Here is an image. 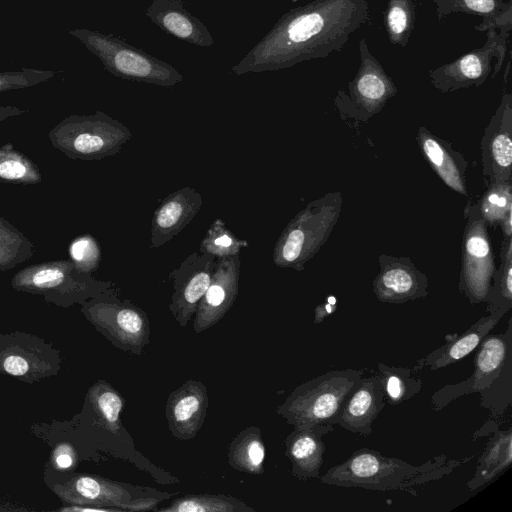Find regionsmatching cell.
<instances>
[{
	"mask_svg": "<svg viewBox=\"0 0 512 512\" xmlns=\"http://www.w3.org/2000/svg\"><path fill=\"white\" fill-rule=\"evenodd\" d=\"M369 20L367 0H313L283 14L237 63L236 75L278 71L341 51Z\"/></svg>",
	"mask_w": 512,
	"mask_h": 512,
	"instance_id": "cell-1",
	"label": "cell"
},
{
	"mask_svg": "<svg viewBox=\"0 0 512 512\" xmlns=\"http://www.w3.org/2000/svg\"><path fill=\"white\" fill-rule=\"evenodd\" d=\"M472 458L473 456H468L456 460L442 454L415 466L370 448H360L344 462L331 467L320 477V482L343 488L400 490L416 495L415 487L441 479Z\"/></svg>",
	"mask_w": 512,
	"mask_h": 512,
	"instance_id": "cell-2",
	"label": "cell"
},
{
	"mask_svg": "<svg viewBox=\"0 0 512 512\" xmlns=\"http://www.w3.org/2000/svg\"><path fill=\"white\" fill-rule=\"evenodd\" d=\"M343 206L340 191L310 201L285 226L273 249V263L303 271L334 230Z\"/></svg>",
	"mask_w": 512,
	"mask_h": 512,
	"instance_id": "cell-3",
	"label": "cell"
},
{
	"mask_svg": "<svg viewBox=\"0 0 512 512\" xmlns=\"http://www.w3.org/2000/svg\"><path fill=\"white\" fill-rule=\"evenodd\" d=\"M363 373L362 369L354 368L330 370L305 381L277 406L276 413L294 428L331 424Z\"/></svg>",
	"mask_w": 512,
	"mask_h": 512,
	"instance_id": "cell-4",
	"label": "cell"
},
{
	"mask_svg": "<svg viewBox=\"0 0 512 512\" xmlns=\"http://www.w3.org/2000/svg\"><path fill=\"white\" fill-rule=\"evenodd\" d=\"M69 34L80 40L116 77L163 87L183 81V75L171 64L111 34L84 28L70 30Z\"/></svg>",
	"mask_w": 512,
	"mask_h": 512,
	"instance_id": "cell-5",
	"label": "cell"
},
{
	"mask_svg": "<svg viewBox=\"0 0 512 512\" xmlns=\"http://www.w3.org/2000/svg\"><path fill=\"white\" fill-rule=\"evenodd\" d=\"M132 137L123 123L102 111L70 115L49 132L52 146L74 160H100L116 155Z\"/></svg>",
	"mask_w": 512,
	"mask_h": 512,
	"instance_id": "cell-6",
	"label": "cell"
},
{
	"mask_svg": "<svg viewBox=\"0 0 512 512\" xmlns=\"http://www.w3.org/2000/svg\"><path fill=\"white\" fill-rule=\"evenodd\" d=\"M14 289L43 295L60 305L83 303L113 288L112 282L99 281L78 271L71 260H51L26 266L12 278Z\"/></svg>",
	"mask_w": 512,
	"mask_h": 512,
	"instance_id": "cell-7",
	"label": "cell"
},
{
	"mask_svg": "<svg viewBox=\"0 0 512 512\" xmlns=\"http://www.w3.org/2000/svg\"><path fill=\"white\" fill-rule=\"evenodd\" d=\"M86 318L117 348L140 355L150 343V323L143 309L120 300L112 288L82 303Z\"/></svg>",
	"mask_w": 512,
	"mask_h": 512,
	"instance_id": "cell-8",
	"label": "cell"
},
{
	"mask_svg": "<svg viewBox=\"0 0 512 512\" xmlns=\"http://www.w3.org/2000/svg\"><path fill=\"white\" fill-rule=\"evenodd\" d=\"M360 62L347 91L338 90L334 103L342 120L367 123L397 93L393 79L372 55L365 38L359 43Z\"/></svg>",
	"mask_w": 512,
	"mask_h": 512,
	"instance_id": "cell-9",
	"label": "cell"
},
{
	"mask_svg": "<svg viewBox=\"0 0 512 512\" xmlns=\"http://www.w3.org/2000/svg\"><path fill=\"white\" fill-rule=\"evenodd\" d=\"M464 217L466 224L458 287L469 303L474 305L486 301L496 262L488 225L480 214L477 202L468 200Z\"/></svg>",
	"mask_w": 512,
	"mask_h": 512,
	"instance_id": "cell-10",
	"label": "cell"
},
{
	"mask_svg": "<svg viewBox=\"0 0 512 512\" xmlns=\"http://www.w3.org/2000/svg\"><path fill=\"white\" fill-rule=\"evenodd\" d=\"M485 43L456 60L429 71L431 84L442 93L454 92L469 87H480L492 71V60L496 58L493 77L500 71L507 51L510 31L488 30Z\"/></svg>",
	"mask_w": 512,
	"mask_h": 512,
	"instance_id": "cell-11",
	"label": "cell"
},
{
	"mask_svg": "<svg viewBox=\"0 0 512 512\" xmlns=\"http://www.w3.org/2000/svg\"><path fill=\"white\" fill-rule=\"evenodd\" d=\"M147 489L96 475L79 474L55 491L68 504L115 508L120 511L154 510L165 497L161 492L145 494Z\"/></svg>",
	"mask_w": 512,
	"mask_h": 512,
	"instance_id": "cell-12",
	"label": "cell"
},
{
	"mask_svg": "<svg viewBox=\"0 0 512 512\" xmlns=\"http://www.w3.org/2000/svg\"><path fill=\"white\" fill-rule=\"evenodd\" d=\"M476 349L471 376L437 390L430 401L434 411L442 410L461 396L479 393L498 376L505 363L512 358V319L508 320L504 333L487 334Z\"/></svg>",
	"mask_w": 512,
	"mask_h": 512,
	"instance_id": "cell-13",
	"label": "cell"
},
{
	"mask_svg": "<svg viewBox=\"0 0 512 512\" xmlns=\"http://www.w3.org/2000/svg\"><path fill=\"white\" fill-rule=\"evenodd\" d=\"M218 258L199 250L189 254L169 274L173 292L169 310L181 327H186L208 289Z\"/></svg>",
	"mask_w": 512,
	"mask_h": 512,
	"instance_id": "cell-14",
	"label": "cell"
},
{
	"mask_svg": "<svg viewBox=\"0 0 512 512\" xmlns=\"http://www.w3.org/2000/svg\"><path fill=\"white\" fill-rule=\"evenodd\" d=\"M485 185L512 182V95L504 93L480 142Z\"/></svg>",
	"mask_w": 512,
	"mask_h": 512,
	"instance_id": "cell-15",
	"label": "cell"
},
{
	"mask_svg": "<svg viewBox=\"0 0 512 512\" xmlns=\"http://www.w3.org/2000/svg\"><path fill=\"white\" fill-rule=\"evenodd\" d=\"M379 272L372 282V290L382 303L404 304L425 298L428 277L409 257L380 254Z\"/></svg>",
	"mask_w": 512,
	"mask_h": 512,
	"instance_id": "cell-16",
	"label": "cell"
},
{
	"mask_svg": "<svg viewBox=\"0 0 512 512\" xmlns=\"http://www.w3.org/2000/svg\"><path fill=\"white\" fill-rule=\"evenodd\" d=\"M240 264L239 255L218 259L212 281L194 314L195 333L217 324L234 304L239 290Z\"/></svg>",
	"mask_w": 512,
	"mask_h": 512,
	"instance_id": "cell-17",
	"label": "cell"
},
{
	"mask_svg": "<svg viewBox=\"0 0 512 512\" xmlns=\"http://www.w3.org/2000/svg\"><path fill=\"white\" fill-rule=\"evenodd\" d=\"M208 402L207 389L201 381L187 380L172 391L165 405L172 436L181 441L193 439L204 424Z\"/></svg>",
	"mask_w": 512,
	"mask_h": 512,
	"instance_id": "cell-18",
	"label": "cell"
},
{
	"mask_svg": "<svg viewBox=\"0 0 512 512\" xmlns=\"http://www.w3.org/2000/svg\"><path fill=\"white\" fill-rule=\"evenodd\" d=\"M381 381L375 376L361 377L350 391L331 424L349 432L368 436L372 424L385 406Z\"/></svg>",
	"mask_w": 512,
	"mask_h": 512,
	"instance_id": "cell-19",
	"label": "cell"
},
{
	"mask_svg": "<svg viewBox=\"0 0 512 512\" xmlns=\"http://www.w3.org/2000/svg\"><path fill=\"white\" fill-rule=\"evenodd\" d=\"M202 195L192 187L170 193L155 209L151 221L150 246L158 248L177 236L198 214Z\"/></svg>",
	"mask_w": 512,
	"mask_h": 512,
	"instance_id": "cell-20",
	"label": "cell"
},
{
	"mask_svg": "<svg viewBox=\"0 0 512 512\" xmlns=\"http://www.w3.org/2000/svg\"><path fill=\"white\" fill-rule=\"evenodd\" d=\"M416 140L424 158L440 180L454 192L468 196V162L463 154L455 150L451 142L434 135L424 126L419 127Z\"/></svg>",
	"mask_w": 512,
	"mask_h": 512,
	"instance_id": "cell-21",
	"label": "cell"
},
{
	"mask_svg": "<svg viewBox=\"0 0 512 512\" xmlns=\"http://www.w3.org/2000/svg\"><path fill=\"white\" fill-rule=\"evenodd\" d=\"M331 424H314L294 428L285 439V455L291 462V473L301 481L318 478L326 446L323 436L333 432Z\"/></svg>",
	"mask_w": 512,
	"mask_h": 512,
	"instance_id": "cell-22",
	"label": "cell"
},
{
	"mask_svg": "<svg viewBox=\"0 0 512 512\" xmlns=\"http://www.w3.org/2000/svg\"><path fill=\"white\" fill-rule=\"evenodd\" d=\"M145 14L161 30L179 40L203 48L214 43L205 24L192 15L180 0H153Z\"/></svg>",
	"mask_w": 512,
	"mask_h": 512,
	"instance_id": "cell-23",
	"label": "cell"
},
{
	"mask_svg": "<svg viewBox=\"0 0 512 512\" xmlns=\"http://www.w3.org/2000/svg\"><path fill=\"white\" fill-rule=\"evenodd\" d=\"M507 312L502 309L490 313L478 319L462 334L447 335L446 343L418 360L412 371L417 373L426 366L435 371L463 359L478 347L482 339L490 333Z\"/></svg>",
	"mask_w": 512,
	"mask_h": 512,
	"instance_id": "cell-24",
	"label": "cell"
},
{
	"mask_svg": "<svg viewBox=\"0 0 512 512\" xmlns=\"http://www.w3.org/2000/svg\"><path fill=\"white\" fill-rule=\"evenodd\" d=\"M439 21L453 13H464L482 17V22L475 26L480 32L488 30L511 31V0H433Z\"/></svg>",
	"mask_w": 512,
	"mask_h": 512,
	"instance_id": "cell-25",
	"label": "cell"
},
{
	"mask_svg": "<svg viewBox=\"0 0 512 512\" xmlns=\"http://www.w3.org/2000/svg\"><path fill=\"white\" fill-rule=\"evenodd\" d=\"M512 464V430H499L490 434L485 449L480 455L473 477L466 483L470 491L476 492L496 480Z\"/></svg>",
	"mask_w": 512,
	"mask_h": 512,
	"instance_id": "cell-26",
	"label": "cell"
},
{
	"mask_svg": "<svg viewBox=\"0 0 512 512\" xmlns=\"http://www.w3.org/2000/svg\"><path fill=\"white\" fill-rule=\"evenodd\" d=\"M266 448L257 426L240 431L228 446V464L239 472L252 475L264 473Z\"/></svg>",
	"mask_w": 512,
	"mask_h": 512,
	"instance_id": "cell-27",
	"label": "cell"
},
{
	"mask_svg": "<svg viewBox=\"0 0 512 512\" xmlns=\"http://www.w3.org/2000/svg\"><path fill=\"white\" fill-rule=\"evenodd\" d=\"M408 367L377 363V374L382 384L385 402L398 406L416 396L422 389V381L413 376Z\"/></svg>",
	"mask_w": 512,
	"mask_h": 512,
	"instance_id": "cell-28",
	"label": "cell"
},
{
	"mask_svg": "<svg viewBox=\"0 0 512 512\" xmlns=\"http://www.w3.org/2000/svg\"><path fill=\"white\" fill-rule=\"evenodd\" d=\"M158 512H255L246 503L231 495L224 494H186L175 498Z\"/></svg>",
	"mask_w": 512,
	"mask_h": 512,
	"instance_id": "cell-29",
	"label": "cell"
},
{
	"mask_svg": "<svg viewBox=\"0 0 512 512\" xmlns=\"http://www.w3.org/2000/svg\"><path fill=\"white\" fill-rule=\"evenodd\" d=\"M499 257L485 301L488 314L512 308V237L502 238Z\"/></svg>",
	"mask_w": 512,
	"mask_h": 512,
	"instance_id": "cell-30",
	"label": "cell"
},
{
	"mask_svg": "<svg viewBox=\"0 0 512 512\" xmlns=\"http://www.w3.org/2000/svg\"><path fill=\"white\" fill-rule=\"evenodd\" d=\"M93 410L101 425L113 434L122 429L120 413L124 408L125 399L108 382L99 380L88 392Z\"/></svg>",
	"mask_w": 512,
	"mask_h": 512,
	"instance_id": "cell-31",
	"label": "cell"
},
{
	"mask_svg": "<svg viewBox=\"0 0 512 512\" xmlns=\"http://www.w3.org/2000/svg\"><path fill=\"white\" fill-rule=\"evenodd\" d=\"M41 181L40 169L27 155L10 144L0 147V182L34 185Z\"/></svg>",
	"mask_w": 512,
	"mask_h": 512,
	"instance_id": "cell-32",
	"label": "cell"
},
{
	"mask_svg": "<svg viewBox=\"0 0 512 512\" xmlns=\"http://www.w3.org/2000/svg\"><path fill=\"white\" fill-rule=\"evenodd\" d=\"M33 254V243L17 227L0 216V271L14 268Z\"/></svg>",
	"mask_w": 512,
	"mask_h": 512,
	"instance_id": "cell-33",
	"label": "cell"
},
{
	"mask_svg": "<svg viewBox=\"0 0 512 512\" xmlns=\"http://www.w3.org/2000/svg\"><path fill=\"white\" fill-rule=\"evenodd\" d=\"M416 18L412 0H388L384 24L391 44L404 48L414 29Z\"/></svg>",
	"mask_w": 512,
	"mask_h": 512,
	"instance_id": "cell-34",
	"label": "cell"
},
{
	"mask_svg": "<svg viewBox=\"0 0 512 512\" xmlns=\"http://www.w3.org/2000/svg\"><path fill=\"white\" fill-rule=\"evenodd\" d=\"M480 394V406L489 411V420L502 417L512 402V358L498 376Z\"/></svg>",
	"mask_w": 512,
	"mask_h": 512,
	"instance_id": "cell-35",
	"label": "cell"
},
{
	"mask_svg": "<svg viewBox=\"0 0 512 512\" xmlns=\"http://www.w3.org/2000/svg\"><path fill=\"white\" fill-rule=\"evenodd\" d=\"M248 246L249 243L235 235L222 219H215L201 240L199 251L219 259L239 255Z\"/></svg>",
	"mask_w": 512,
	"mask_h": 512,
	"instance_id": "cell-36",
	"label": "cell"
},
{
	"mask_svg": "<svg viewBox=\"0 0 512 512\" xmlns=\"http://www.w3.org/2000/svg\"><path fill=\"white\" fill-rule=\"evenodd\" d=\"M477 203L487 225L498 227L506 217L512 214V182L487 185Z\"/></svg>",
	"mask_w": 512,
	"mask_h": 512,
	"instance_id": "cell-37",
	"label": "cell"
},
{
	"mask_svg": "<svg viewBox=\"0 0 512 512\" xmlns=\"http://www.w3.org/2000/svg\"><path fill=\"white\" fill-rule=\"evenodd\" d=\"M70 260L82 273L91 274L101 262V249L98 241L90 234L73 239L68 248Z\"/></svg>",
	"mask_w": 512,
	"mask_h": 512,
	"instance_id": "cell-38",
	"label": "cell"
},
{
	"mask_svg": "<svg viewBox=\"0 0 512 512\" xmlns=\"http://www.w3.org/2000/svg\"><path fill=\"white\" fill-rule=\"evenodd\" d=\"M61 71L22 68L17 71L0 72V92L29 88L46 82Z\"/></svg>",
	"mask_w": 512,
	"mask_h": 512,
	"instance_id": "cell-39",
	"label": "cell"
},
{
	"mask_svg": "<svg viewBox=\"0 0 512 512\" xmlns=\"http://www.w3.org/2000/svg\"><path fill=\"white\" fill-rule=\"evenodd\" d=\"M0 370L15 377H26L34 374L37 365L33 360H39L37 356L26 353L21 348H9L3 352L0 358Z\"/></svg>",
	"mask_w": 512,
	"mask_h": 512,
	"instance_id": "cell-40",
	"label": "cell"
},
{
	"mask_svg": "<svg viewBox=\"0 0 512 512\" xmlns=\"http://www.w3.org/2000/svg\"><path fill=\"white\" fill-rule=\"evenodd\" d=\"M75 456L69 445L61 444L58 446L53 455V461L58 469H69L74 465Z\"/></svg>",
	"mask_w": 512,
	"mask_h": 512,
	"instance_id": "cell-41",
	"label": "cell"
},
{
	"mask_svg": "<svg viewBox=\"0 0 512 512\" xmlns=\"http://www.w3.org/2000/svg\"><path fill=\"white\" fill-rule=\"evenodd\" d=\"M337 309V299L334 296H329L326 298V302L319 304L316 306L314 310V320L315 324L323 322L329 315L335 312Z\"/></svg>",
	"mask_w": 512,
	"mask_h": 512,
	"instance_id": "cell-42",
	"label": "cell"
},
{
	"mask_svg": "<svg viewBox=\"0 0 512 512\" xmlns=\"http://www.w3.org/2000/svg\"><path fill=\"white\" fill-rule=\"evenodd\" d=\"M26 111L22 110L16 106L8 105V106H0V122L14 117L23 115Z\"/></svg>",
	"mask_w": 512,
	"mask_h": 512,
	"instance_id": "cell-43",
	"label": "cell"
}]
</instances>
